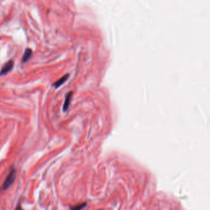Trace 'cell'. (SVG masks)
<instances>
[{"instance_id":"obj_5","label":"cell","mask_w":210,"mask_h":210,"mask_svg":"<svg viewBox=\"0 0 210 210\" xmlns=\"http://www.w3.org/2000/svg\"><path fill=\"white\" fill-rule=\"evenodd\" d=\"M72 94H73V92H69L66 96L65 100V102L63 104V111H66L69 107L70 101H71V98L72 97Z\"/></svg>"},{"instance_id":"obj_1","label":"cell","mask_w":210,"mask_h":210,"mask_svg":"<svg viewBox=\"0 0 210 210\" xmlns=\"http://www.w3.org/2000/svg\"><path fill=\"white\" fill-rule=\"evenodd\" d=\"M16 178V170L15 168H12L10 170V172L9 173L7 176L6 177L3 184V189L4 190H6L8 188H9L15 181Z\"/></svg>"},{"instance_id":"obj_4","label":"cell","mask_w":210,"mask_h":210,"mask_svg":"<svg viewBox=\"0 0 210 210\" xmlns=\"http://www.w3.org/2000/svg\"><path fill=\"white\" fill-rule=\"evenodd\" d=\"M68 77H69V75L68 74H66V75L63 76L62 77H61L60 79H59L57 82H55L53 84V85L55 87V88H58V87H59L62 85H63L66 81V80L68 79Z\"/></svg>"},{"instance_id":"obj_7","label":"cell","mask_w":210,"mask_h":210,"mask_svg":"<svg viewBox=\"0 0 210 210\" xmlns=\"http://www.w3.org/2000/svg\"><path fill=\"white\" fill-rule=\"evenodd\" d=\"M15 210H23L22 208V206H21V205H20V203H19L18 205H17V207L15 208Z\"/></svg>"},{"instance_id":"obj_6","label":"cell","mask_w":210,"mask_h":210,"mask_svg":"<svg viewBox=\"0 0 210 210\" xmlns=\"http://www.w3.org/2000/svg\"><path fill=\"white\" fill-rule=\"evenodd\" d=\"M87 205L86 203H82L79 205H76L75 206H73L72 207L70 208V209L71 210H82V209H84Z\"/></svg>"},{"instance_id":"obj_3","label":"cell","mask_w":210,"mask_h":210,"mask_svg":"<svg viewBox=\"0 0 210 210\" xmlns=\"http://www.w3.org/2000/svg\"><path fill=\"white\" fill-rule=\"evenodd\" d=\"M32 54H33V52H32L31 49H30L29 48L26 49L24 52V54L22 57V62L23 63L27 62V61L31 58Z\"/></svg>"},{"instance_id":"obj_2","label":"cell","mask_w":210,"mask_h":210,"mask_svg":"<svg viewBox=\"0 0 210 210\" xmlns=\"http://www.w3.org/2000/svg\"><path fill=\"white\" fill-rule=\"evenodd\" d=\"M14 67V62L12 60H9L4 65L0 71V76H4L9 73Z\"/></svg>"}]
</instances>
